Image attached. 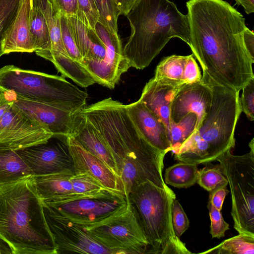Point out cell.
<instances>
[{"instance_id": "6da1fadb", "label": "cell", "mask_w": 254, "mask_h": 254, "mask_svg": "<svg viewBox=\"0 0 254 254\" xmlns=\"http://www.w3.org/2000/svg\"><path fill=\"white\" fill-rule=\"evenodd\" d=\"M186 5L189 46L202 68L201 80L240 92L254 77V60L243 42L245 18L223 0H189Z\"/></svg>"}, {"instance_id": "7a4b0ae2", "label": "cell", "mask_w": 254, "mask_h": 254, "mask_svg": "<svg viewBox=\"0 0 254 254\" xmlns=\"http://www.w3.org/2000/svg\"><path fill=\"white\" fill-rule=\"evenodd\" d=\"M31 177L0 185V239L13 254H57Z\"/></svg>"}, {"instance_id": "3957f363", "label": "cell", "mask_w": 254, "mask_h": 254, "mask_svg": "<svg viewBox=\"0 0 254 254\" xmlns=\"http://www.w3.org/2000/svg\"><path fill=\"white\" fill-rule=\"evenodd\" d=\"M126 16L131 33L123 53L130 67H147L172 38L190 44L188 15L169 0H137Z\"/></svg>"}, {"instance_id": "277c9868", "label": "cell", "mask_w": 254, "mask_h": 254, "mask_svg": "<svg viewBox=\"0 0 254 254\" xmlns=\"http://www.w3.org/2000/svg\"><path fill=\"white\" fill-rule=\"evenodd\" d=\"M127 198L147 239L151 254H191L173 228L171 208L176 195L170 188L158 187L147 180L133 189Z\"/></svg>"}, {"instance_id": "5b68a950", "label": "cell", "mask_w": 254, "mask_h": 254, "mask_svg": "<svg viewBox=\"0 0 254 254\" xmlns=\"http://www.w3.org/2000/svg\"><path fill=\"white\" fill-rule=\"evenodd\" d=\"M0 92L83 110L88 94L64 76L25 69L14 65L0 68Z\"/></svg>"}, {"instance_id": "8992f818", "label": "cell", "mask_w": 254, "mask_h": 254, "mask_svg": "<svg viewBox=\"0 0 254 254\" xmlns=\"http://www.w3.org/2000/svg\"><path fill=\"white\" fill-rule=\"evenodd\" d=\"M249 147L248 153L234 155L228 151L216 161L230 186L234 228L239 234L254 237V138Z\"/></svg>"}, {"instance_id": "52a82bcc", "label": "cell", "mask_w": 254, "mask_h": 254, "mask_svg": "<svg viewBox=\"0 0 254 254\" xmlns=\"http://www.w3.org/2000/svg\"><path fill=\"white\" fill-rule=\"evenodd\" d=\"M204 82L211 88L212 102L201 126L195 131L208 144L214 161L234 147L235 127L242 111L239 91Z\"/></svg>"}, {"instance_id": "ba28073f", "label": "cell", "mask_w": 254, "mask_h": 254, "mask_svg": "<svg viewBox=\"0 0 254 254\" xmlns=\"http://www.w3.org/2000/svg\"><path fill=\"white\" fill-rule=\"evenodd\" d=\"M81 227L114 254H151L147 239L128 200L107 219L93 225Z\"/></svg>"}, {"instance_id": "9c48e42d", "label": "cell", "mask_w": 254, "mask_h": 254, "mask_svg": "<svg viewBox=\"0 0 254 254\" xmlns=\"http://www.w3.org/2000/svg\"><path fill=\"white\" fill-rule=\"evenodd\" d=\"M15 152L27 164L33 176L74 174L73 161L66 136L53 134L45 142Z\"/></svg>"}, {"instance_id": "30bf717a", "label": "cell", "mask_w": 254, "mask_h": 254, "mask_svg": "<svg viewBox=\"0 0 254 254\" xmlns=\"http://www.w3.org/2000/svg\"><path fill=\"white\" fill-rule=\"evenodd\" d=\"M29 119L54 135L72 136L82 117V111L6 93Z\"/></svg>"}, {"instance_id": "8fae6325", "label": "cell", "mask_w": 254, "mask_h": 254, "mask_svg": "<svg viewBox=\"0 0 254 254\" xmlns=\"http://www.w3.org/2000/svg\"><path fill=\"white\" fill-rule=\"evenodd\" d=\"M126 196L88 197L66 203H51L42 200L43 206L83 227L99 223L119 211L127 203Z\"/></svg>"}, {"instance_id": "7c38bea8", "label": "cell", "mask_w": 254, "mask_h": 254, "mask_svg": "<svg viewBox=\"0 0 254 254\" xmlns=\"http://www.w3.org/2000/svg\"><path fill=\"white\" fill-rule=\"evenodd\" d=\"M45 217L53 236L57 254H114L86 233L82 227L43 206Z\"/></svg>"}, {"instance_id": "4fadbf2b", "label": "cell", "mask_w": 254, "mask_h": 254, "mask_svg": "<svg viewBox=\"0 0 254 254\" xmlns=\"http://www.w3.org/2000/svg\"><path fill=\"white\" fill-rule=\"evenodd\" d=\"M53 135L29 119L13 101L0 119V150L22 149L45 142Z\"/></svg>"}, {"instance_id": "5bb4252c", "label": "cell", "mask_w": 254, "mask_h": 254, "mask_svg": "<svg viewBox=\"0 0 254 254\" xmlns=\"http://www.w3.org/2000/svg\"><path fill=\"white\" fill-rule=\"evenodd\" d=\"M33 2L40 9L45 17L51 39L50 49L38 56L52 62L64 76H74L79 70L80 65L70 58L64 45L60 12L52 0H33Z\"/></svg>"}, {"instance_id": "9a60e30c", "label": "cell", "mask_w": 254, "mask_h": 254, "mask_svg": "<svg viewBox=\"0 0 254 254\" xmlns=\"http://www.w3.org/2000/svg\"><path fill=\"white\" fill-rule=\"evenodd\" d=\"M212 98L210 86L202 80L183 84L172 102L170 123H177L188 114L194 113L197 117V130L209 111Z\"/></svg>"}, {"instance_id": "2e32d148", "label": "cell", "mask_w": 254, "mask_h": 254, "mask_svg": "<svg viewBox=\"0 0 254 254\" xmlns=\"http://www.w3.org/2000/svg\"><path fill=\"white\" fill-rule=\"evenodd\" d=\"M68 143L74 174H86L109 190L125 196L120 178L103 161L85 149L73 136L68 137Z\"/></svg>"}, {"instance_id": "e0dca14e", "label": "cell", "mask_w": 254, "mask_h": 254, "mask_svg": "<svg viewBox=\"0 0 254 254\" xmlns=\"http://www.w3.org/2000/svg\"><path fill=\"white\" fill-rule=\"evenodd\" d=\"M127 113L136 129L153 147L166 154L171 151L167 128L163 122L140 99L126 105Z\"/></svg>"}, {"instance_id": "ac0fdd59", "label": "cell", "mask_w": 254, "mask_h": 254, "mask_svg": "<svg viewBox=\"0 0 254 254\" xmlns=\"http://www.w3.org/2000/svg\"><path fill=\"white\" fill-rule=\"evenodd\" d=\"M95 30L104 44L106 57L100 85L114 89L121 75L130 68L123 53L121 38L118 33H113L99 22Z\"/></svg>"}, {"instance_id": "d6986e66", "label": "cell", "mask_w": 254, "mask_h": 254, "mask_svg": "<svg viewBox=\"0 0 254 254\" xmlns=\"http://www.w3.org/2000/svg\"><path fill=\"white\" fill-rule=\"evenodd\" d=\"M185 84L165 79L152 78L144 86L140 98L145 106L165 125L170 140V108L173 98Z\"/></svg>"}, {"instance_id": "ffe728a7", "label": "cell", "mask_w": 254, "mask_h": 254, "mask_svg": "<svg viewBox=\"0 0 254 254\" xmlns=\"http://www.w3.org/2000/svg\"><path fill=\"white\" fill-rule=\"evenodd\" d=\"M32 5L33 0H21L17 14L4 39V54L35 52L34 43L30 29Z\"/></svg>"}, {"instance_id": "44dd1931", "label": "cell", "mask_w": 254, "mask_h": 254, "mask_svg": "<svg viewBox=\"0 0 254 254\" xmlns=\"http://www.w3.org/2000/svg\"><path fill=\"white\" fill-rule=\"evenodd\" d=\"M82 115L72 136L85 149L103 161L118 175L116 163L112 152L98 131L83 113Z\"/></svg>"}, {"instance_id": "7402d4cb", "label": "cell", "mask_w": 254, "mask_h": 254, "mask_svg": "<svg viewBox=\"0 0 254 254\" xmlns=\"http://www.w3.org/2000/svg\"><path fill=\"white\" fill-rule=\"evenodd\" d=\"M72 175L59 173L31 179L37 193L42 200L51 199L73 192L70 178Z\"/></svg>"}, {"instance_id": "603a6c76", "label": "cell", "mask_w": 254, "mask_h": 254, "mask_svg": "<svg viewBox=\"0 0 254 254\" xmlns=\"http://www.w3.org/2000/svg\"><path fill=\"white\" fill-rule=\"evenodd\" d=\"M32 176L29 168L15 151L0 150V185Z\"/></svg>"}, {"instance_id": "cb8c5ba5", "label": "cell", "mask_w": 254, "mask_h": 254, "mask_svg": "<svg viewBox=\"0 0 254 254\" xmlns=\"http://www.w3.org/2000/svg\"><path fill=\"white\" fill-rule=\"evenodd\" d=\"M198 164L181 162L166 169L164 182L177 188H187L197 181Z\"/></svg>"}, {"instance_id": "d4e9b609", "label": "cell", "mask_w": 254, "mask_h": 254, "mask_svg": "<svg viewBox=\"0 0 254 254\" xmlns=\"http://www.w3.org/2000/svg\"><path fill=\"white\" fill-rule=\"evenodd\" d=\"M70 181L73 193L75 194V200L119 195L109 190L93 178L85 174H74L71 177Z\"/></svg>"}, {"instance_id": "484cf974", "label": "cell", "mask_w": 254, "mask_h": 254, "mask_svg": "<svg viewBox=\"0 0 254 254\" xmlns=\"http://www.w3.org/2000/svg\"><path fill=\"white\" fill-rule=\"evenodd\" d=\"M30 29L36 55L48 51L51 46V39L48 25L40 9L33 2L30 18Z\"/></svg>"}, {"instance_id": "4316f807", "label": "cell", "mask_w": 254, "mask_h": 254, "mask_svg": "<svg viewBox=\"0 0 254 254\" xmlns=\"http://www.w3.org/2000/svg\"><path fill=\"white\" fill-rule=\"evenodd\" d=\"M189 57L173 55L164 58L157 65L154 77L184 82L183 76Z\"/></svg>"}, {"instance_id": "83f0119b", "label": "cell", "mask_w": 254, "mask_h": 254, "mask_svg": "<svg viewBox=\"0 0 254 254\" xmlns=\"http://www.w3.org/2000/svg\"><path fill=\"white\" fill-rule=\"evenodd\" d=\"M218 254H254V237L239 234L225 240L219 245L201 253Z\"/></svg>"}, {"instance_id": "f1b7e54d", "label": "cell", "mask_w": 254, "mask_h": 254, "mask_svg": "<svg viewBox=\"0 0 254 254\" xmlns=\"http://www.w3.org/2000/svg\"><path fill=\"white\" fill-rule=\"evenodd\" d=\"M196 125L197 117L194 113L188 114L177 123H170V142L174 154L196 130Z\"/></svg>"}, {"instance_id": "f546056e", "label": "cell", "mask_w": 254, "mask_h": 254, "mask_svg": "<svg viewBox=\"0 0 254 254\" xmlns=\"http://www.w3.org/2000/svg\"><path fill=\"white\" fill-rule=\"evenodd\" d=\"M21 1V0H0V57L4 55V39L17 14Z\"/></svg>"}, {"instance_id": "4dcf8cb0", "label": "cell", "mask_w": 254, "mask_h": 254, "mask_svg": "<svg viewBox=\"0 0 254 254\" xmlns=\"http://www.w3.org/2000/svg\"><path fill=\"white\" fill-rule=\"evenodd\" d=\"M99 13L98 22L113 33H118L119 10L114 0H94Z\"/></svg>"}, {"instance_id": "1f68e13d", "label": "cell", "mask_w": 254, "mask_h": 254, "mask_svg": "<svg viewBox=\"0 0 254 254\" xmlns=\"http://www.w3.org/2000/svg\"><path fill=\"white\" fill-rule=\"evenodd\" d=\"M196 183L208 191L221 184H228L220 164H209L200 170H198Z\"/></svg>"}, {"instance_id": "d6a6232c", "label": "cell", "mask_w": 254, "mask_h": 254, "mask_svg": "<svg viewBox=\"0 0 254 254\" xmlns=\"http://www.w3.org/2000/svg\"><path fill=\"white\" fill-rule=\"evenodd\" d=\"M87 27L95 30L99 13L94 0H77L76 17Z\"/></svg>"}, {"instance_id": "836d02e7", "label": "cell", "mask_w": 254, "mask_h": 254, "mask_svg": "<svg viewBox=\"0 0 254 254\" xmlns=\"http://www.w3.org/2000/svg\"><path fill=\"white\" fill-rule=\"evenodd\" d=\"M61 29L63 42L67 53L72 60L82 65V57L71 33L67 17L62 15Z\"/></svg>"}, {"instance_id": "e575fe53", "label": "cell", "mask_w": 254, "mask_h": 254, "mask_svg": "<svg viewBox=\"0 0 254 254\" xmlns=\"http://www.w3.org/2000/svg\"><path fill=\"white\" fill-rule=\"evenodd\" d=\"M171 219L174 232L180 238L188 229L190 222L182 205L176 198L172 204Z\"/></svg>"}, {"instance_id": "d590c367", "label": "cell", "mask_w": 254, "mask_h": 254, "mask_svg": "<svg viewBox=\"0 0 254 254\" xmlns=\"http://www.w3.org/2000/svg\"><path fill=\"white\" fill-rule=\"evenodd\" d=\"M240 104L241 111L251 121L254 120V77L251 79L242 88Z\"/></svg>"}, {"instance_id": "8d00e7d4", "label": "cell", "mask_w": 254, "mask_h": 254, "mask_svg": "<svg viewBox=\"0 0 254 254\" xmlns=\"http://www.w3.org/2000/svg\"><path fill=\"white\" fill-rule=\"evenodd\" d=\"M207 207L211 222L210 233L212 237L220 239L224 237L225 232L229 229V224L224 220L221 211L216 209L209 202Z\"/></svg>"}, {"instance_id": "74e56055", "label": "cell", "mask_w": 254, "mask_h": 254, "mask_svg": "<svg viewBox=\"0 0 254 254\" xmlns=\"http://www.w3.org/2000/svg\"><path fill=\"white\" fill-rule=\"evenodd\" d=\"M202 75L193 55H189L183 76L185 83H192L201 80Z\"/></svg>"}, {"instance_id": "f35d334b", "label": "cell", "mask_w": 254, "mask_h": 254, "mask_svg": "<svg viewBox=\"0 0 254 254\" xmlns=\"http://www.w3.org/2000/svg\"><path fill=\"white\" fill-rule=\"evenodd\" d=\"M228 185L221 184L209 191V202L219 211L221 210L225 197L229 192L227 188Z\"/></svg>"}, {"instance_id": "ab89813d", "label": "cell", "mask_w": 254, "mask_h": 254, "mask_svg": "<svg viewBox=\"0 0 254 254\" xmlns=\"http://www.w3.org/2000/svg\"><path fill=\"white\" fill-rule=\"evenodd\" d=\"M61 15L76 17L77 0H52Z\"/></svg>"}, {"instance_id": "60d3db41", "label": "cell", "mask_w": 254, "mask_h": 254, "mask_svg": "<svg viewBox=\"0 0 254 254\" xmlns=\"http://www.w3.org/2000/svg\"><path fill=\"white\" fill-rule=\"evenodd\" d=\"M244 46L252 59L254 60V34L248 28L243 33Z\"/></svg>"}, {"instance_id": "b9f144b4", "label": "cell", "mask_w": 254, "mask_h": 254, "mask_svg": "<svg viewBox=\"0 0 254 254\" xmlns=\"http://www.w3.org/2000/svg\"><path fill=\"white\" fill-rule=\"evenodd\" d=\"M137 0H114L120 12V15L126 16Z\"/></svg>"}, {"instance_id": "7bdbcfd3", "label": "cell", "mask_w": 254, "mask_h": 254, "mask_svg": "<svg viewBox=\"0 0 254 254\" xmlns=\"http://www.w3.org/2000/svg\"><path fill=\"white\" fill-rule=\"evenodd\" d=\"M12 104V100L8 95L0 92V119L5 114Z\"/></svg>"}, {"instance_id": "ee69618b", "label": "cell", "mask_w": 254, "mask_h": 254, "mask_svg": "<svg viewBox=\"0 0 254 254\" xmlns=\"http://www.w3.org/2000/svg\"><path fill=\"white\" fill-rule=\"evenodd\" d=\"M236 3L242 6L247 14L254 12V0H235Z\"/></svg>"}, {"instance_id": "f6af8a7d", "label": "cell", "mask_w": 254, "mask_h": 254, "mask_svg": "<svg viewBox=\"0 0 254 254\" xmlns=\"http://www.w3.org/2000/svg\"><path fill=\"white\" fill-rule=\"evenodd\" d=\"M0 254H13L12 251L8 245L0 239Z\"/></svg>"}]
</instances>
